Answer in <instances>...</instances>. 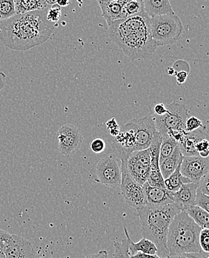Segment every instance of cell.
Masks as SVG:
<instances>
[{"instance_id":"obj_1","label":"cell","mask_w":209,"mask_h":258,"mask_svg":"<svg viewBox=\"0 0 209 258\" xmlns=\"http://www.w3.org/2000/svg\"><path fill=\"white\" fill-rule=\"evenodd\" d=\"M48 9L16 15L0 23V40L11 49L26 51L40 46L55 28L46 18Z\"/></svg>"},{"instance_id":"obj_2","label":"cell","mask_w":209,"mask_h":258,"mask_svg":"<svg viewBox=\"0 0 209 258\" xmlns=\"http://www.w3.org/2000/svg\"><path fill=\"white\" fill-rule=\"evenodd\" d=\"M109 37L132 60L151 55L157 49L150 26V17L145 12L114 22L109 26Z\"/></svg>"},{"instance_id":"obj_3","label":"cell","mask_w":209,"mask_h":258,"mask_svg":"<svg viewBox=\"0 0 209 258\" xmlns=\"http://www.w3.org/2000/svg\"><path fill=\"white\" fill-rule=\"evenodd\" d=\"M179 212L180 209L174 203L161 206H146L137 210L142 235L154 243L160 257L167 258L169 255L166 246L167 234L173 219Z\"/></svg>"},{"instance_id":"obj_4","label":"cell","mask_w":209,"mask_h":258,"mask_svg":"<svg viewBox=\"0 0 209 258\" xmlns=\"http://www.w3.org/2000/svg\"><path fill=\"white\" fill-rule=\"evenodd\" d=\"M201 228L185 212L173 219L167 234L166 246L169 255L202 252L199 243Z\"/></svg>"},{"instance_id":"obj_5","label":"cell","mask_w":209,"mask_h":258,"mask_svg":"<svg viewBox=\"0 0 209 258\" xmlns=\"http://www.w3.org/2000/svg\"><path fill=\"white\" fill-rule=\"evenodd\" d=\"M151 36L157 46H165L179 40L183 30L182 22L176 15L150 17Z\"/></svg>"},{"instance_id":"obj_6","label":"cell","mask_w":209,"mask_h":258,"mask_svg":"<svg viewBox=\"0 0 209 258\" xmlns=\"http://www.w3.org/2000/svg\"><path fill=\"white\" fill-rule=\"evenodd\" d=\"M165 107L167 112L165 115L153 116L156 129L160 135L163 138L167 137L169 131H185V121L188 118L186 106L174 101Z\"/></svg>"},{"instance_id":"obj_7","label":"cell","mask_w":209,"mask_h":258,"mask_svg":"<svg viewBox=\"0 0 209 258\" xmlns=\"http://www.w3.org/2000/svg\"><path fill=\"white\" fill-rule=\"evenodd\" d=\"M122 162L115 152L102 156L95 167V182L116 187L121 184Z\"/></svg>"},{"instance_id":"obj_8","label":"cell","mask_w":209,"mask_h":258,"mask_svg":"<svg viewBox=\"0 0 209 258\" xmlns=\"http://www.w3.org/2000/svg\"><path fill=\"white\" fill-rule=\"evenodd\" d=\"M121 162L122 167L135 182L141 185L147 182L150 172L149 150L135 151Z\"/></svg>"},{"instance_id":"obj_9","label":"cell","mask_w":209,"mask_h":258,"mask_svg":"<svg viewBox=\"0 0 209 258\" xmlns=\"http://www.w3.org/2000/svg\"><path fill=\"white\" fill-rule=\"evenodd\" d=\"M120 186L125 202L131 207L139 210L146 206L143 185L135 182L123 167L121 184Z\"/></svg>"},{"instance_id":"obj_10","label":"cell","mask_w":209,"mask_h":258,"mask_svg":"<svg viewBox=\"0 0 209 258\" xmlns=\"http://www.w3.org/2000/svg\"><path fill=\"white\" fill-rule=\"evenodd\" d=\"M130 121L135 127V143L134 152L147 150L157 132L154 117L149 115L143 118L132 119Z\"/></svg>"},{"instance_id":"obj_11","label":"cell","mask_w":209,"mask_h":258,"mask_svg":"<svg viewBox=\"0 0 209 258\" xmlns=\"http://www.w3.org/2000/svg\"><path fill=\"white\" fill-rule=\"evenodd\" d=\"M208 158L184 156L180 165V173L191 182L198 185L203 178L208 176Z\"/></svg>"},{"instance_id":"obj_12","label":"cell","mask_w":209,"mask_h":258,"mask_svg":"<svg viewBox=\"0 0 209 258\" xmlns=\"http://www.w3.org/2000/svg\"><path fill=\"white\" fill-rule=\"evenodd\" d=\"M162 137L158 132L156 133L151 145L148 150L150 155V172L147 182L151 187L165 188L164 179L160 169V148Z\"/></svg>"},{"instance_id":"obj_13","label":"cell","mask_w":209,"mask_h":258,"mask_svg":"<svg viewBox=\"0 0 209 258\" xmlns=\"http://www.w3.org/2000/svg\"><path fill=\"white\" fill-rule=\"evenodd\" d=\"M2 251L6 258H34L35 251L29 240L11 234L3 244Z\"/></svg>"},{"instance_id":"obj_14","label":"cell","mask_w":209,"mask_h":258,"mask_svg":"<svg viewBox=\"0 0 209 258\" xmlns=\"http://www.w3.org/2000/svg\"><path fill=\"white\" fill-rule=\"evenodd\" d=\"M135 127L132 122H128L120 128V133L112 143L114 152L120 160H124L134 152L135 147Z\"/></svg>"},{"instance_id":"obj_15","label":"cell","mask_w":209,"mask_h":258,"mask_svg":"<svg viewBox=\"0 0 209 258\" xmlns=\"http://www.w3.org/2000/svg\"><path fill=\"white\" fill-rule=\"evenodd\" d=\"M58 149L63 155H70L77 149L82 143V137L77 126L72 124L63 125L57 132Z\"/></svg>"},{"instance_id":"obj_16","label":"cell","mask_w":209,"mask_h":258,"mask_svg":"<svg viewBox=\"0 0 209 258\" xmlns=\"http://www.w3.org/2000/svg\"><path fill=\"white\" fill-rule=\"evenodd\" d=\"M206 127L202 126L199 129L191 133H186L178 144L179 151L183 156H199L196 151V145L203 139H208Z\"/></svg>"},{"instance_id":"obj_17","label":"cell","mask_w":209,"mask_h":258,"mask_svg":"<svg viewBox=\"0 0 209 258\" xmlns=\"http://www.w3.org/2000/svg\"><path fill=\"white\" fill-rule=\"evenodd\" d=\"M197 187V184L191 182L182 184L177 192H171L173 203L178 206L181 212L194 206Z\"/></svg>"},{"instance_id":"obj_18","label":"cell","mask_w":209,"mask_h":258,"mask_svg":"<svg viewBox=\"0 0 209 258\" xmlns=\"http://www.w3.org/2000/svg\"><path fill=\"white\" fill-rule=\"evenodd\" d=\"M146 197V206H161L172 204L171 191L166 188L151 187L147 182L143 185Z\"/></svg>"},{"instance_id":"obj_19","label":"cell","mask_w":209,"mask_h":258,"mask_svg":"<svg viewBox=\"0 0 209 258\" xmlns=\"http://www.w3.org/2000/svg\"><path fill=\"white\" fill-rule=\"evenodd\" d=\"M126 1L124 0H109V1H98L102 12V16L106 20L108 26L114 22L120 20L122 10Z\"/></svg>"},{"instance_id":"obj_20","label":"cell","mask_w":209,"mask_h":258,"mask_svg":"<svg viewBox=\"0 0 209 258\" xmlns=\"http://www.w3.org/2000/svg\"><path fill=\"white\" fill-rule=\"evenodd\" d=\"M144 12L150 17L175 15L168 0H143Z\"/></svg>"},{"instance_id":"obj_21","label":"cell","mask_w":209,"mask_h":258,"mask_svg":"<svg viewBox=\"0 0 209 258\" xmlns=\"http://www.w3.org/2000/svg\"><path fill=\"white\" fill-rule=\"evenodd\" d=\"M183 157L182 153L179 151V147L177 146L169 157L160 163V172L164 180L169 177L175 171L177 167L181 165Z\"/></svg>"},{"instance_id":"obj_22","label":"cell","mask_w":209,"mask_h":258,"mask_svg":"<svg viewBox=\"0 0 209 258\" xmlns=\"http://www.w3.org/2000/svg\"><path fill=\"white\" fill-rule=\"evenodd\" d=\"M16 15L45 10L48 6L44 0H15Z\"/></svg>"},{"instance_id":"obj_23","label":"cell","mask_w":209,"mask_h":258,"mask_svg":"<svg viewBox=\"0 0 209 258\" xmlns=\"http://www.w3.org/2000/svg\"><path fill=\"white\" fill-rule=\"evenodd\" d=\"M129 252L131 256L135 255L138 252L144 254H157V248L151 240L146 238H142L137 243L132 241L130 239L129 241Z\"/></svg>"},{"instance_id":"obj_24","label":"cell","mask_w":209,"mask_h":258,"mask_svg":"<svg viewBox=\"0 0 209 258\" xmlns=\"http://www.w3.org/2000/svg\"><path fill=\"white\" fill-rule=\"evenodd\" d=\"M185 212L188 214L190 218L194 220L195 223L199 226L201 229L208 228L209 226V214L206 211L203 210L201 208L196 206H193L188 208Z\"/></svg>"},{"instance_id":"obj_25","label":"cell","mask_w":209,"mask_h":258,"mask_svg":"<svg viewBox=\"0 0 209 258\" xmlns=\"http://www.w3.org/2000/svg\"><path fill=\"white\" fill-rule=\"evenodd\" d=\"M180 165H179L175 171L164 180L165 187L171 192H177L182 187V184L191 183L189 179L182 176L180 173Z\"/></svg>"},{"instance_id":"obj_26","label":"cell","mask_w":209,"mask_h":258,"mask_svg":"<svg viewBox=\"0 0 209 258\" xmlns=\"http://www.w3.org/2000/svg\"><path fill=\"white\" fill-rule=\"evenodd\" d=\"M144 12L143 0H129L126 1L122 10L121 20H125Z\"/></svg>"},{"instance_id":"obj_27","label":"cell","mask_w":209,"mask_h":258,"mask_svg":"<svg viewBox=\"0 0 209 258\" xmlns=\"http://www.w3.org/2000/svg\"><path fill=\"white\" fill-rule=\"evenodd\" d=\"M124 232L126 234V238L123 239L121 242L115 241V240L113 241L114 247H115L113 258H132L129 252V241L131 237L126 226H124Z\"/></svg>"},{"instance_id":"obj_28","label":"cell","mask_w":209,"mask_h":258,"mask_svg":"<svg viewBox=\"0 0 209 258\" xmlns=\"http://www.w3.org/2000/svg\"><path fill=\"white\" fill-rule=\"evenodd\" d=\"M177 146H178V143L171 138L168 137H162L161 145H160V158H159L160 163H161L167 158L169 157Z\"/></svg>"},{"instance_id":"obj_29","label":"cell","mask_w":209,"mask_h":258,"mask_svg":"<svg viewBox=\"0 0 209 258\" xmlns=\"http://www.w3.org/2000/svg\"><path fill=\"white\" fill-rule=\"evenodd\" d=\"M16 15L14 0H0V23Z\"/></svg>"},{"instance_id":"obj_30","label":"cell","mask_w":209,"mask_h":258,"mask_svg":"<svg viewBox=\"0 0 209 258\" xmlns=\"http://www.w3.org/2000/svg\"><path fill=\"white\" fill-rule=\"evenodd\" d=\"M61 15H62L61 7L58 5L55 4L48 9L46 18L50 23L55 24V23H58L59 20H60Z\"/></svg>"},{"instance_id":"obj_31","label":"cell","mask_w":209,"mask_h":258,"mask_svg":"<svg viewBox=\"0 0 209 258\" xmlns=\"http://www.w3.org/2000/svg\"><path fill=\"white\" fill-rule=\"evenodd\" d=\"M203 126L202 122L195 116L188 117L185 121V131L186 133H191L196 131Z\"/></svg>"},{"instance_id":"obj_32","label":"cell","mask_w":209,"mask_h":258,"mask_svg":"<svg viewBox=\"0 0 209 258\" xmlns=\"http://www.w3.org/2000/svg\"><path fill=\"white\" fill-rule=\"evenodd\" d=\"M194 206L201 208L203 210L209 212V197L208 195H204L196 190V198H195Z\"/></svg>"},{"instance_id":"obj_33","label":"cell","mask_w":209,"mask_h":258,"mask_svg":"<svg viewBox=\"0 0 209 258\" xmlns=\"http://www.w3.org/2000/svg\"><path fill=\"white\" fill-rule=\"evenodd\" d=\"M199 243L201 249L203 252L208 253L209 251V229H201L199 236Z\"/></svg>"},{"instance_id":"obj_34","label":"cell","mask_w":209,"mask_h":258,"mask_svg":"<svg viewBox=\"0 0 209 258\" xmlns=\"http://www.w3.org/2000/svg\"><path fill=\"white\" fill-rule=\"evenodd\" d=\"M196 151L200 157L208 158L209 155V142L208 139H203L196 145Z\"/></svg>"},{"instance_id":"obj_35","label":"cell","mask_w":209,"mask_h":258,"mask_svg":"<svg viewBox=\"0 0 209 258\" xmlns=\"http://www.w3.org/2000/svg\"><path fill=\"white\" fill-rule=\"evenodd\" d=\"M106 146V142L100 138L95 139L94 140L92 141L90 145V149L96 154H100V153L104 152Z\"/></svg>"},{"instance_id":"obj_36","label":"cell","mask_w":209,"mask_h":258,"mask_svg":"<svg viewBox=\"0 0 209 258\" xmlns=\"http://www.w3.org/2000/svg\"><path fill=\"white\" fill-rule=\"evenodd\" d=\"M106 126H107L108 130L111 135L113 137H116L120 133V126L117 123L115 118H112L106 122Z\"/></svg>"},{"instance_id":"obj_37","label":"cell","mask_w":209,"mask_h":258,"mask_svg":"<svg viewBox=\"0 0 209 258\" xmlns=\"http://www.w3.org/2000/svg\"><path fill=\"white\" fill-rule=\"evenodd\" d=\"M208 179L209 176H207L200 181V182L198 184L197 189H196L198 191L201 192V193L204 194V195H209Z\"/></svg>"},{"instance_id":"obj_38","label":"cell","mask_w":209,"mask_h":258,"mask_svg":"<svg viewBox=\"0 0 209 258\" xmlns=\"http://www.w3.org/2000/svg\"><path fill=\"white\" fill-rule=\"evenodd\" d=\"M188 73L186 72L181 71L176 73V80H177V85L181 86L186 81Z\"/></svg>"},{"instance_id":"obj_39","label":"cell","mask_w":209,"mask_h":258,"mask_svg":"<svg viewBox=\"0 0 209 258\" xmlns=\"http://www.w3.org/2000/svg\"><path fill=\"white\" fill-rule=\"evenodd\" d=\"M166 107L163 104H158L154 106V115L157 116H162L166 113Z\"/></svg>"},{"instance_id":"obj_40","label":"cell","mask_w":209,"mask_h":258,"mask_svg":"<svg viewBox=\"0 0 209 258\" xmlns=\"http://www.w3.org/2000/svg\"><path fill=\"white\" fill-rule=\"evenodd\" d=\"M84 258H109V254L106 250H100L99 252L96 254H90Z\"/></svg>"},{"instance_id":"obj_41","label":"cell","mask_w":209,"mask_h":258,"mask_svg":"<svg viewBox=\"0 0 209 258\" xmlns=\"http://www.w3.org/2000/svg\"><path fill=\"white\" fill-rule=\"evenodd\" d=\"M132 258H163L160 257V256L157 255V254H144V253L138 252L137 254H135V255L131 256Z\"/></svg>"},{"instance_id":"obj_42","label":"cell","mask_w":209,"mask_h":258,"mask_svg":"<svg viewBox=\"0 0 209 258\" xmlns=\"http://www.w3.org/2000/svg\"><path fill=\"white\" fill-rule=\"evenodd\" d=\"M191 257L193 258H208V253L202 252L199 253H191Z\"/></svg>"},{"instance_id":"obj_43","label":"cell","mask_w":209,"mask_h":258,"mask_svg":"<svg viewBox=\"0 0 209 258\" xmlns=\"http://www.w3.org/2000/svg\"><path fill=\"white\" fill-rule=\"evenodd\" d=\"M167 258H193L191 257L190 254H171V255H168Z\"/></svg>"},{"instance_id":"obj_44","label":"cell","mask_w":209,"mask_h":258,"mask_svg":"<svg viewBox=\"0 0 209 258\" xmlns=\"http://www.w3.org/2000/svg\"><path fill=\"white\" fill-rule=\"evenodd\" d=\"M6 76L3 72H0V92L3 90L5 86V82H6Z\"/></svg>"},{"instance_id":"obj_45","label":"cell","mask_w":209,"mask_h":258,"mask_svg":"<svg viewBox=\"0 0 209 258\" xmlns=\"http://www.w3.org/2000/svg\"><path fill=\"white\" fill-rule=\"evenodd\" d=\"M71 3L70 1H63V0H59V1H57V3L56 4L58 5L60 7H66L68 5Z\"/></svg>"},{"instance_id":"obj_46","label":"cell","mask_w":209,"mask_h":258,"mask_svg":"<svg viewBox=\"0 0 209 258\" xmlns=\"http://www.w3.org/2000/svg\"><path fill=\"white\" fill-rule=\"evenodd\" d=\"M165 73L170 76H175V71L172 67H167L165 69Z\"/></svg>"},{"instance_id":"obj_47","label":"cell","mask_w":209,"mask_h":258,"mask_svg":"<svg viewBox=\"0 0 209 258\" xmlns=\"http://www.w3.org/2000/svg\"><path fill=\"white\" fill-rule=\"evenodd\" d=\"M0 258H6V255H5L4 253L2 250H0Z\"/></svg>"}]
</instances>
